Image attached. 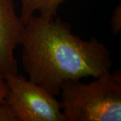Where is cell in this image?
I'll return each instance as SVG.
<instances>
[{
  "label": "cell",
  "mask_w": 121,
  "mask_h": 121,
  "mask_svg": "<svg viewBox=\"0 0 121 121\" xmlns=\"http://www.w3.org/2000/svg\"><path fill=\"white\" fill-rule=\"evenodd\" d=\"M20 44L29 80L55 95L66 81L99 77L112 64L104 44L95 38H79L58 17L32 16L24 23Z\"/></svg>",
  "instance_id": "6da1fadb"
},
{
  "label": "cell",
  "mask_w": 121,
  "mask_h": 121,
  "mask_svg": "<svg viewBox=\"0 0 121 121\" xmlns=\"http://www.w3.org/2000/svg\"><path fill=\"white\" fill-rule=\"evenodd\" d=\"M61 108L65 121H121V73L105 72L94 81L61 84Z\"/></svg>",
  "instance_id": "7a4b0ae2"
},
{
  "label": "cell",
  "mask_w": 121,
  "mask_h": 121,
  "mask_svg": "<svg viewBox=\"0 0 121 121\" xmlns=\"http://www.w3.org/2000/svg\"><path fill=\"white\" fill-rule=\"evenodd\" d=\"M5 102L16 121H65L61 104L43 87L18 73L5 76Z\"/></svg>",
  "instance_id": "3957f363"
},
{
  "label": "cell",
  "mask_w": 121,
  "mask_h": 121,
  "mask_svg": "<svg viewBox=\"0 0 121 121\" xmlns=\"http://www.w3.org/2000/svg\"><path fill=\"white\" fill-rule=\"evenodd\" d=\"M24 31V22L16 13L14 0H0V71L4 76L18 73L14 52Z\"/></svg>",
  "instance_id": "277c9868"
},
{
  "label": "cell",
  "mask_w": 121,
  "mask_h": 121,
  "mask_svg": "<svg viewBox=\"0 0 121 121\" xmlns=\"http://www.w3.org/2000/svg\"><path fill=\"white\" fill-rule=\"evenodd\" d=\"M67 0H20V16L25 22L39 12V16L46 18L55 17L59 7Z\"/></svg>",
  "instance_id": "5b68a950"
},
{
  "label": "cell",
  "mask_w": 121,
  "mask_h": 121,
  "mask_svg": "<svg viewBox=\"0 0 121 121\" xmlns=\"http://www.w3.org/2000/svg\"><path fill=\"white\" fill-rule=\"evenodd\" d=\"M110 26L113 34L117 35L121 30V5H118L113 10L110 18Z\"/></svg>",
  "instance_id": "8992f818"
},
{
  "label": "cell",
  "mask_w": 121,
  "mask_h": 121,
  "mask_svg": "<svg viewBox=\"0 0 121 121\" xmlns=\"http://www.w3.org/2000/svg\"><path fill=\"white\" fill-rule=\"evenodd\" d=\"M0 121H16L11 108L6 102L0 103Z\"/></svg>",
  "instance_id": "52a82bcc"
},
{
  "label": "cell",
  "mask_w": 121,
  "mask_h": 121,
  "mask_svg": "<svg viewBox=\"0 0 121 121\" xmlns=\"http://www.w3.org/2000/svg\"><path fill=\"white\" fill-rule=\"evenodd\" d=\"M8 93V86L4 74L0 71V103L5 102Z\"/></svg>",
  "instance_id": "ba28073f"
}]
</instances>
